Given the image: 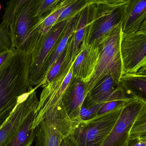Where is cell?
Returning <instances> with one entry per match:
<instances>
[{
	"label": "cell",
	"mask_w": 146,
	"mask_h": 146,
	"mask_svg": "<svg viewBox=\"0 0 146 146\" xmlns=\"http://www.w3.org/2000/svg\"><path fill=\"white\" fill-rule=\"evenodd\" d=\"M139 32L141 33L146 34V18L144 23L142 24V25L141 27Z\"/></svg>",
	"instance_id": "obj_30"
},
{
	"label": "cell",
	"mask_w": 146,
	"mask_h": 146,
	"mask_svg": "<svg viewBox=\"0 0 146 146\" xmlns=\"http://www.w3.org/2000/svg\"><path fill=\"white\" fill-rule=\"evenodd\" d=\"M99 55L98 45L83 41L80 53L72 64V78L80 80L86 84L93 74Z\"/></svg>",
	"instance_id": "obj_12"
},
{
	"label": "cell",
	"mask_w": 146,
	"mask_h": 146,
	"mask_svg": "<svg viewBox=\"0 0 146 146\" xmlns=\"http://www.w3.org/2000/svg\"><path fill=\"white\" fill-rule=\"evenodd\" d=\"M80 12L71 18L63 33L49 55L42 72L41 83L47 76L50 68L66 49L69 39L75 31Z\"/></svg>",
	"instance_id": "obj_15"
},
{
	"label": "cell",
	"mask_w": 146,
	"mask_h": 146,
	"mask_svg": "<svg viewBox=\"0 0 146 146\" xmlns=\"http://www.w3.org/2000/svg\"><path fill=\"white\" fill-rule=\"evenodd\" d=\"M119 86L111 76H104L87 95L83 105L90 107L105 103Z\"/></svg>",
	"instance_id": "obj_16"
},
{
	"label": "cell",
	"mask_w": 146,
	"mask_h": 146,
	"mask_svg": "<svg viewBox=\"0 0 146 146\" xmlns=\"http://www.w3.org/2000/svg\"><path fill=\"white\" fill-rule=\"evenodd\" d=\"M140 141L141 142H145L146 143V137H141L139 138Z\"/></svg>",
	"instance_id": "obj_32"
},
{
	"label": "cell",
	"mask_w": 146,
	"mask_h": 146,
	"mask_svg": "<svg viewBox=\"0 0 146 146\" xmlns=\"http://www.w3.org/2000/svg\"><path fill=\"white\" fill-rule=\"evenodd\" d=\"M12 49V43L9 25L2 21L0 24V53Z\"/></svg>",
	"instance_id": "obj_25"
},
{
	"label": "cell",
	"mask_w": 146,
	"mask_h": 146,
	"mask_svg": "<svg viewBox=\"0 0 146 146\" xmlns=\"http://www.w3.org/2000/svg\"><path fill=\"white\" fill-rule=\"evenodd\" d=\"M60 146H76L70 135L65 137L62 140Z\"/></svg>",
	"instance_id": "obj_27"
},
{
	"label": "cell",
	"mask_w": 146,
	"mask_h": 146,
	"mask_svg": "<svg viewBox=\"0 0 146 146\" xmlns=\"http://www.w3.org/2000/svg\"><path fill=\"white\" fill-rule=\"evenodd\" d=\"M141 137H146V133H145L144 134V135H142V136H141Z\"/></svg>",
	"instance_id": "obj_33"
},
{
	"label": "cell",
	"mask_w": 146,
	"mask_h": 146,
	"mask_svg": "<svg viewBox=\"0 0 146 146\" xmlns=\"http://www.w3.org/2000/svg\"><path fill=\"white\" fill-rule=\"evenodd\" d=\"M1 3H0V11H1Z\"/></svg>",
	"instance_id": "obj_34"
},
{
	"label": "cell",
	"mask_w": 146,
	"mask_h": 146,
	"mask_svg": "<svg viewBox=\"0 0 146 146\" xmlns=\"http://www.w3.org/2000/svg\"><path fill=\"white\" fill-rule=\"evenodd\" d=\"M31 61V54L14 49L0 67V128L33 90L28 75Z\"/></svg>",
	"instance_id": "obj_1"
},
{
	"label": "cell",
	"mask_w": 146,
	"mask_h": 146,
	"mask_svg": "<svg viewBox=\"0 0 146 146\" xmlns=\"http://www.w3.org/2000/svg\"><path fill=\"white\" fill-rule=\"evenodd\" d=\"M145 146H146V145H145Z\"/></svg>",
	"instance_id": "obj_35"
},
{
	"label": "cell",
	"mask_w": 146,
	"mask_h": 146,
	"mask_svg": "<svg viewBox=\"0 0 146 146\" xmlns=\"http://www.w3.org/2000/svg\"><path fill=\"white\" fill-rule=\"evenodd\" d=\"M127 0L89 1L88 17L83 41L98 45L121 23Z\"/></svg>",
	"instance_id": "obj_2"
},
{
	"label": "cell",
	"mask_w": 146,
	"mask_h": 146,
	"mask_svg": "<svg viewBox=\"0 0 146 146\" xmlns=\"http://www.w3.org/2000/svg\"><path fill=\"white\" fill-rule=\"evenodd\" d=\"M27 0H15L7 2V7L3 16V21L10 25L13 20L19 12Z\"/></svg>",
	"instance_id": "obj_23"
},
{
	"label": "cell",
	"mask_w": 146,
	"mask_h": 146,
	"mask_svg": "<svg viewBox=\"0 0 146 146\" xmlns=\"http://www.w3.org/2000/svg\"><path fill=\"white\" fill-rule=\"evenodd\" d=\"M121 50L123 74L136 73L146 64V34L122 33Z\"/></svg>",
	"instance_id": "obj_8"
},
{
	"label": "cell",
	"mask_w": 146,
	"mask_h": 146,
	"mask_svg": "<svg viewBox=\"0 0 146 146\" xmlns=\"http://www.w3.org/2000/svg\"><path fill=\"white\" fill-rule=\"evenodd\" d=\"M121 23L113 28L98 43L100 55L93 74L86 83V96L104 76L110 75L117 83L123 75L121 54Z\"/></svg>",
	"instance_id": "obj_3"
},
{
	"label": "cell",
	"mask_w": 146,
	"mask_h": 146,
	"mask_svg": "<svg viewBox=\"0 0 146 146\" xmlns=\"http://www.w3.org/2000/svg\"><path fill=\"white\" fill-rule=\"evenodd\" d=\"M37 88H33L23 98L0 128V146H7L27 117L36 109L39 101L36 91Z\"/></svg>",
	"instance_id": "obj_11"
},
{
	"label": "cell",
	"mask_w": 146,
	"mask_h": 146,
	"mask_svg": "<svg viewBox=\"0 0 146 146\" xmlns=\"http://www.w3.org/2000/svg\"><path fill=\"white\" fill-rule=\"evenodd\" d=\"M102 104L87 107L82 105L80 113V121H86L96 117L97 112Z\"/></svg>",
	"instance_id": "obj_26"
},
{
	"label": "cell",
	"mask_w": 146,
	"mask_h": 146,
	"mask_svg": "<svg viewBox=\"0 0 146 146\" xmlns=\"http://www.w3.org/2000/svg\"><path fill=\"white\" fill-rule=\"evenodd\" d=\"M136 73L140 75H146V64L141 68Z\"/></svg>",
	"instance_id": "obj_31"
},
{
	"label": "cell",
	"mask_w": 146,
	"mask_h": 146,
	"mask_svg": "<svg viewBox=\"0 0 146 146\" xmlns=\"http://www.w3.org/2000/svg\"><path fill=\"white\" fill-rule=\"evenodd\" d=\"M72 79V65L66 68L61 69L58 75L52 81L44 87L35 111L36 117L33 126L34 129L42 121L47 111L61 100Z\"/></svg>",
	"instance_id": "obj_9"
},
{
	"label": "cell",
	"mask_w": 146,
	"mask_h": 146,
	"mask_svg": "<svg viewBox=\"0 0 146 146\" xmlns=\"http://www.w3.org/2000/svg\"><path fill=\"white\" fill-rule=\"evenodd\" d=\"M146 18V0H127L121 22L122 33L139 31Z\"/></svg>",
	"instance_id": "obj_14"
},
{
	"label": "cell",
	"mask_w": 146,
	"mask_h": 146,
	"mask_svg": "<svg viewBox=\"0 0 146 146\" xmlns=\"http://www.w3.org/2000/svg\"><path fill=\"white\" fill-rule=\"evenodd\" d=\"M123 106L78 123L70 134L76 146H102L117 121Z\"/></svg>",
	"instance_id": "obj_5"
},
{
	"label": "cell",
	"mask_w": 146,
	"mask_h": 146,
	"mask_svg": "<svg viewBox=\"0 0 146 146\" xmlns=\"http://www.w3.org/2000/svg\"><path fill=\"white\" fill-rule=\"evenodd\" d=\"M71 19L55 25L46 35H41L30 53L31 61L28 75L29 82L32 87L34 86L39 87L46 60Z\"/></svg>",
	"instance_id": "obj_7"
},
{
	"label": "cell",
	"mask_w": 146,
	"mask_h": 146,
	"mask_svg": "<svg viewBox=\"0 0 146 146\" xmlns=\"http://www.w3.org/2000/svg\"><path fill=\"white\" fill-rule=\"evenodd\" d=\"M145 105L141 100L131 98L124 105L113 129L102 146H126L133 124Z\"/></svg>",
	"instance_id": "obj_10"
},
{
	"label": "cell",
	"mask_w": 146,
	"mask_h": 146,
	"mask_svg": "<svg viewBox=\"0 0 146 146\" xmlns=\"http://www.w3.org/2000/svg\"><path fill=\"white\" fill-rule=\"evenodd\" d=\"M77 123L70 119L60 101L47 111L35 128L36 146H60Z\"/></svg>",
	"instance_id": "obj_4"
},
{
	"label": "cell",
	"mask_w": 146,
	"mask_h": 146,
	"mask_svg": "<svg viewBox=\"0 0 146 146\" xmlns=\"http://www.w3.org/2000/svg\"><path fill=\"white\" fill-rule=\"evenodd\" d=\"M146 133V103L133 124L129 133V140L137 139Z\"/></svg>",
	"instance_id": "obj_20"
},
{
	"label": "cell",
	"mask_w": 146,
	"mask_h": 146,
	"mask_svg": "<svg viewBox=\"0 0 146 146\" xmlns=\"http://www.w3.org/2000/svg\"><path fill=\"white\" fill-rule=\"evenodd\" d=\"M73 1V0L62 1L55 9L38 20L34 26V31L43 36L46 35L54 25L62 11L71 4Z\"/></svg>",
	"instance_id": "obj_19"
},
{
	"label": "cell",
	"mask_w": 146,
	"mask_h": 146,
	"mask_svg": "<svg viewBox=\"0 0 146 146\" xmlns=\"http://www.w3.org/2000/svg\"><path fill=\"white\" fill-rule=\"evenodd\" d=\"M86 97V84L73 78L62 98L61 102L70 119L75 122L80 121L81 109Z\"/></svg>",
	"instance_id": "obj_13"
},
{
	"label": "cell",
	"mask_w": 146,
	"mask_h": 146,
	"mask_svg": "<svg viewBox=\"0 0 146 146\" xmlns=\"http://www.w3.org/2000/svg\"><path fill=\"white\" fill-rule=\"evenodd\" d=\"M36 110L33 111L26 118L13 139L7 146H31L35 141Z\"/></svg>",
	"instance_id": "obj_18"
},
{
	"label": "cell",
	"mask_w": 146,
	"mask_h": 146,
	"mask_svg": "<svg viewBox=\"0 0 146 146\" xmlns=\"http://www.w3.org/2000/svg\"><path fill=\"white\" fill-rule=\"evenodd\" d=\"M14 49H12L10 50L0 53V67L3 64V63L6 61L9 55L13 52Z\"/></svg>",
	"instance_id": "obj_28"
},
{
	"label": "cell",
	"mask_w": 146,
	"mask_h": 146,
	"mask_svg": "<svg viewBox=\"0 0 146 146\" xmlns=\"http://www.w3.org/2000/svg\"><path fill=\"white\" fill-rule=\"evenodd\" d=\"M88 2V1L73 0L72 2L62 11L55 25L74 17L81 11L87 5Z\"/></svg>",
	"instance_id": "obj_22"
},
{
	"label": "cell",
	"mask_w": 146,
	"mask_h": 146,
	"mask_svg": "<svg viewBox=\"0 0 146 146\" xmlns=\"http://www.w3.org/2000/svg\"><path fill=\"white\" fill-rule=\"evenodd\" d=\"M67 54V49L66 48L63 53L59 58L54 63L53 66L50 68L49 72L47 74V76L42 82L39 85V87H43L49 83H50L59 74L61 70L62 65L64 63Z\"/></svg>",
	"instance_id": "obj_24"
},
{
	"label": "cell",
	"mask_w": 146,
	"mask_h": 146,
	"mask_svg": "<svg viewBox=\"0 0 146 146\" xmlns=\"http://www.w3.org/2000/svg\"><path fill=\"white\" fill-rule=\"evenodd\" d=\"M146 143L141 142L139 139H130L126 146H145Z\"/></svg>",
	"instance_id": "obj_29"
},
{
	"label": "cell",
	"mask_w": 146,
	"mask_h": 146,
	"mask_svg": "<svg viewBox=\"0 0 146 146\" xmlns=\"http://www.w3.org/2000/svg\"><path fill=\"white\" fill-rule=\"evenodd\" d=\"M36 0H27L9 26L12 49L30 54L38 39L34 27L39 19L34 17Z\"/></svg>",
	"instance_id": "obj_6"
},
{
	"label": "cell",
	"mask_w": 146,
	"mask_h": 146,
	"mask_svg": "<svg viewBox=\"0 0 146 146\" xmlns=\"http://www.w3.org/2000/svg\"><path fill=\"white\" fill-rule=\"evenodd\" d=\"M119 85L129 97L146 103V75L124 74Z\"/></svg>",
	"instance_id": "obj_17"
},
{
	"label": "cell",
	"mask_w": 146,
	"mask_h": 146,
	"mask_svg": "<svg viewBox=\"0 0 146 146\" xmlns=\"http://www.w3.org/2000/svg\"><path fill=\"white\" fill-rule=\"evenodd\" d=\"M61 0H36L34 17L40 19L51 13L61 3Z\"/></svg>",
	"instance_id": "obj_21"
}]
</instances>
